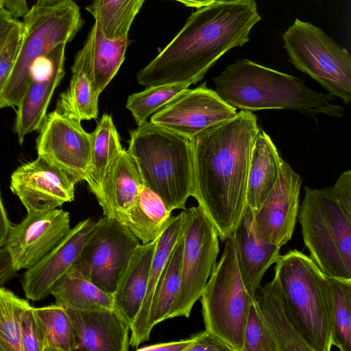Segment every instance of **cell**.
<instances>
[{
	"instance_id": "1",
	"label": "cell",
	"mask_w": 351,
	"mask_h": 351,
	"mask_svg": "<svg viewBox=\"0 0 351 351\" xmlns=\"http://www.w3.org/2000/svg\"><path fill=\"white\" fill-rule=\"evenodd\" d=\"M252 112L202 131L191 141L193 153V197L214 224L221 241L232 236L247 207V183L255 137Z\"/></svg>"
},
{
	"instance_id": "2",
	"label": "cell",
	"mask_w": 351,
	"mask_h": 351,
	"mask_svg": "<svg viewBox=\"0 0 351 351\" xmlns=\"http://www.w3.org/2000/svg\"><path fill=\"white\" fill-rule=\"evenodd\" d=\"M261 19L254 0H219L199 8L136 80L145 87L195 84L228 51L247 43Z\"/></svg>"
},
{
	"instance_id": "3",
	"label": "cell",
	"mask_w": 351,
	"mask_h": 351,
	"mask_svg": "<svg viewBox=\"0 0 351 351\" xmlns=\"http://www.w3.org/2000/svg\"><path fill=\"white\" fill-rule=\"evenodd\" d=\"M215 92L227 104L241 110H293L314 117L340 118L345 108L333 97L307 87L300 78L240 59L213 79Z\"/></svg>"
},
{
	"instance_id": "4",
	"label": "cell",
	"mask_w": 351,
	"mask_h": 351,
	"mask_svg": "<svg viewBox=\"0 0 351 351\" xmlns=\"http://www.w3.org/2000/svg\"><path fill=\"white\" fill-rule=\"evenodd\" d=\"M127 152L143 184L156 193L169 210L186 208L194 187L191 140L146 121L130 132Z\"/></svg>"
},
{
	"instance_id": "5",
	"label": "cell",
	"mask_w": 351,
	"mask_h": 351,
	"mask_svg": "<svg viewBox=\"0 0 351 351\" xmlns=\"http://www.w3.org/2000/svg\"><path fill=\"white\" fill-rule=\"evenodd\" d=\"M275 263L274 276L295 327L312 351H330L332 323L325 274L309 256L295 249Z\"/></svg>"
},
{
	"instance_id": "6",
	"label": "cell",
	"mask_w": 351,
	"mask_h": 351,
	"mask_svg": "<svg viewBox=\"0 0 351 351\" xmlns=\"http://www.w3.org/2000/svg\"><path fill=\"white\" fill-rule=\"evenodd\" d=\"M23 18L20 46L9 78L0 92V108L19 106L37 60L57 46L71 42L84 23L73 0L51 4L36 2Z\"/></svg>"
},
{
	"instance_id": "7",
	"label": "cell",
	"mask_w": 351,
	"mask_h": 351,
	"mask_svg": "<svg viewBox=\"0 0 351 351\" xmlns=\"http://www.w3.org/2000/svg\"><path fill=\"white\" fill-rule=\"evenodd\" d=\"M298 220L310 257L326 276L351 279V217L331 188L304 187Z\"/></svg>"
},
{
	"instance_id": "8",
	"label": "cell",
	"mask_w": 351,
	"mask_h": 351,
	"mask_svg": "<svg viewBox=\"0 0 351 351\" xmlns=\"http://www.w3.org/2000/svg\"><path fill=\"white\" fill-rule=\"evenodd\" d=\"M222 255L201 295L206 330L233 351H243L244 330L252 296L239 269L232 235L225 241Z\"/></svg>"
},
{
	"instance_id": "9",
	"label": "cell",
	"mask_w": 351,
	"mask_h": 351,
	"mask_svg": "<svg viewBox=\"0 0 351 351\" xmlns=\"http://www.w3.org/2000/svg\"><path fill=\"white\" fill-rule=\"evenodd\" d=\"M294 66L321 84L331 96L351 102V56L321 28L295 19L282 35Z\"/></svg>"
},
{
	"instance_id": "10",
	"label": "cell",
	"mask_w": 351,
	"mask_h": 351,
	"mask_svg": "<svg viewBox=\"0 0 351 351\" xmlns=\"http://www.w3.org/2000/svg\"><path fill=\"white\" fill-rule=\"evenodd\" d=\"M182 213L180 286L168 319L190 316L217 265L219 252L218 232L203 209L198 205Z\"/></svg>"
},
{
	"instance_id": "11",
	"label": "cell",
	"mask_w": 351,
	"mask_h": 351,
	"mask_svg": "<svg viewBox=\"0 0 351 351\" xmlns=\"http://www.w3.org/2000/svg\"><path fill=\"white\" fill-rule=\"evenodd\" d=\"M139 240L121 222L106 216L94 228L71 267L98 288L112 294Z\"/></svg>"
},
{
	"instance_id": "12",
	"label": "cell",
	"mask_w": 351,
	"mask_h": 351,
	"mask_svg": "<svg viewBox=\"0 0 351 351\" xmlns=\"http://www.w3.org/2000/svg\"><path fill=\"white\" fill-rule=\"evenodd\" d=\"M206 82L183 90L150 117L152 123L191 140L199 133L237 114Z\"/></svg>"
},
{
	"instance_id": "13",
	"label": "cell",
	"mask_w": 351,
	"mask_h": 351,
	"mask_svg": "<svg viewBox=\"0 0 351 351\" xmlns=\"http://www.w3.org/2000/svg\"><path fill=\"white\" fill-rule=\"evenodd\" d=\"M71 230L69 213L53 208L27 213L11 226L4 245L13 268L28 269L45 257Z\"/></svg>"
},
{
	"instance_id": "14",
	"label": "cell",
	"mask_w": 351,
	"mask_h": 351,
	"mask_svg": "<svg viewBox=\"0 0 351 351\" xmlns=\"http://www.w3.org/2000/svg\"><path fill=\"white\" fill-rule=\"evenodd\" d=\"M36 139L38 156L62 170L76 183L84 180L91 134L81 122L56 110L47 114Z\"/></svg>"
},
{
	"instance_id": "15",
	"label": "cell",
	"mask_w": 351,
	"mask_h": 351,
	"mask_svg": "<svg viewBox=\"0 0 351 351\" xmlns=\"http://www.w3.org/2000/svg\"><path fill=\"white\" fill-rule=\"evenodd\" d=\"M302 179L282 160L278 180L254 213L253 229L262 241L281 247L293 236L299 211Z\"/></svg>"
},
{
	"instance_id": "16",
	"label": "cell",
	"mask_w": 351,
	"mask_h": 351,
	"mask_svg": "<svg viewBox=\"0 0 351 351\" xmlns=\"http://www.w3.org/2000/svg\"><path fill=\"white\" fill-rule=\"evenodd\" d=\"M76 182L45 158L19 166L12 174L10 189L27 213L56 208L74 199Z\"/></svg>"
},
{
	"instance_id": "17",
	"label": "cell",
	"mask_w": 351,
	"mask_h": 351,
	"mask_svg": "<svg viewBox=\"0 0 351 351\" xmlns=\"http://www.w3.org/2000/svg\"><path fill=\"white\" fill-rule=\"evenodd\" d=\"M66 44L38 60L32 79L17 106L14 130L21 145L27 134L40 128L54 90L64 75Z\"/></svg>"
},
{
	"instance_id": "18",
	"label": "cell",
	"mask_w": 351,
	"mask_h": 351,
	"mask_svg": "<svg viewBox=\"0 0 351 351\" xmlns=\"http://www.w3.org/2000/svg\"><path fill=\"white\" fill-rule=\"evenodd\" d=\"M95 223L90 219L79 222L45 257L26 270L21 286L27 299L38 301L51 295L56 282L77 260Z\"/></svg>"
},
{
	"instance_id": "19",
	"label": "cell",
	"mask_w": 351,
	"mask_h": 351,
	"mask_svg": "<svg viewBox=\"0 0 351 351\" xmlns=\"http://www.w3.org/2000/svg\"><path fill=\"white\" fill-rule=\"evenodd\" d=\"M66 310L74 330L75 350H128L130 327L113 308Z\"/></svg>"
},
{
	"instance_id": "20",
	"label": "cell",
	"mask_w": 351,
	"mask_h": 351,
	"mask_svg": "<svg viewBox=\"0 0 351 351\" xmlns=\"http://www.w3.org/2000/svg\"><path fill=\"white\" fill-rule=\"evenodd\" d=\"M253 217V211L247 206L232 237L242 280L254 297L265 272L280 257V247L262 241L255 234Z\"/></svg>"
},
{
	"instance_id": "21",
	"label": "cell",
	"mask_w": 351,
	"mask_h": 351,
	"mask_svg": "<svg viewBox=\"0 0 351 351\" xmlns=\"http://www.w3.org/2000/svg\"><path fill=\"white\" fill-rule=\"evenodd\" d=\"M143 184L137 167L123 149L108 171L95 195L104 216L123 222L135 203Z\"/></svg>"
},
{
	"instance_id": "22",
	"label": "cell",
	"mask_w": 351,
	"mask_h": 351,
	"mask_svg": "<svg viewBox=\"0 0 351 351\" xmlns=\"http://www.w3.org/2000/svg\"><path fill=\"white\" fill-rule=\"evenodd\" d=\"M157 239L134 250L112 293V308L131 327L146 293Z\"/></svg>"
},
{
	"instance_id": "23",
	"label": "cell",
	"mask_w": 351,
	"mask_h": 351,
	"mask_svg": "<svg viewBox=\"0 0 351 351\" xmlns=\"http://www.w3.org/2000/svg\"><path fill=\"white\" fill-rule=\"evenodd\" d=\"M183 213L171 216L169 223L157 238L153 256L146 293L140 311L131 327L130 346L138 348L149 339L147 329V318L152 298L167 263L182 232Z\"/></svg>"
},
{
	"instance_id": "24",
	"label": "cell",
	"mask_w": 351,
	"mask_h": 351,
	"mask_svg": "<svg viewBox=\"0 0 351 351\" xmlns=\"http://www.w3.org/2000/svg\"><path fill=\"white\" fill-rule=\"evenodd\" d=\"M282 160L270 136L259 128L252 147L246 193L247 206L254 213L276 184Z\"/></svg>"
},
{
	"instance_id": "25",
	"label": "cell",
	"mask_w": 351,
	"mask_h": 351,
	"mask_svg": "<svg viewBox=\"0 0 351 351\" xmlns=\"http://www.w3.org/2000/svg\"><path fill=\"white\" fill-rule=\"evenodd\" d=\"M128 36L106 38L94 23L81 49L95 89L100 95L118 72L125 59Z\"/></svg>"
},
{
	"instance_id": "26",
	"label": "cell",
	"mask_w": 351,
	"mask_h": 351,
	"mask_svg": "<svg viewBox=\"0 0 351 351\" xmlns=\"http://www.w3.org/2000/svg\"><path fill=\"white\" fill-rule=\"evenodd\" d=\"M254 298L274 333L279 351H312L291 319L275 276L257 289Z\"/></svg>"
},
{
	"instance_id": "27",
	"label": "cell",
	"mask_w": 351,
	"mask_h": 351,
	"mask_svg": "<svg viewBox=\"0 0 351 351\" xmlns=\"http://www.w3.org/2000/svg\"><path fill=\"white\" fill-rule=\"evenodd\" d=\"M71 73L69 86L60 95L56 110L80 122L97 118L99 95L95 89L82 49L75 57Z\"/></svg>"
},
{
	"instance_id": "28",
	"label": "cell",
	"mask_w": 351,
	"mask_h": 351,
	"mask_svg": "<svg viewBox=\"0 0 351 351\" xmlns=\"http://www.w3.org/2000/svg\"><path fill=\"white\" fill-rule=\"evenodd\" d=\"M90 134L91 146L84 180L95 196L123 148L112 118L108 114H103Z\"/></svg>"
},
{
	"instance_id": "29",
	"label": "cell",
	"mask_w": 351,
	"mask_h": 351,
	"mask_svg": "<svg viewBox=\"0 0 351 351\" xmlns=\"http://www.w3.org/2000/svg\"><path fill=\"white\" fill-rule=\"evenodd\" d=\"M171 217L161 198L142 184L136 200L123 222L141 243L156 240Z\"/></svg>"
},
{
	"instance_id": "30",
	"label": "cell",
	"mask_w": 351,
	"mask_h": 351,
	"mask_svg": "<svg viewBox=\"0 0 351 351\" xmlns=\"http://www.w3.org/2000/svg\"><path fill=\"white\" fill-rule=\"evenodd\" d=\"M51 295L56 304L67 309L112 308V294L104 292L71 268L56 282Z\"/></svg>"
},
{
	"instance_id": "31",
	"label": "cell",
	"mask_w": 351,
	"mask_h": 351,
	"mask_svg": "<svg viewBox=\"0 0 351 351\" xmlns=\"http://www.w3.org/2000/svg\"><path fill=\"white\" fill-rule=\"evenodd\" d=\"M145 0H93L86 7L95 24L108 39L128 36L130 26Z\"/></svg>"
},
{
	"instance_id": "32",
	"label": "cell",
	"mask_w": 351,
	"mask_h": 351,
	"mask_svg": "<svg viewBox=\"0 0 351 351\" xmlns=\"http://www.w3.org/2000/svg\"><path fill=\"white\" fill-rule=\"evenodd\" d=\"M183 239L179 240L167 263L157 284L149 309L147 329L149 333L154 326L167 319L180 286Z\"/></svg>"
},
{
	"instance_id": "33",
	"label": "cell",
	"mask_w": 351,
	"mask_h": 351,
	"mask_svg": "<svg viewBox=\"0 0 351 351\" xmlns=\"http://www.w3.org/2000/svg\"><path fill=\"white\" fill-rule=\"evenodd\" d=\"M332 323V343L340 351H351V279L325 275Z\"/></svg>"
},
{
	"instance_id": "34",
	"label": "cell",
	"mask_w": 351,
	"mask_h": 351,
	"mask_svg": "<svg viewBox=\"0 0 351 351\" xmlns=\"http://www.w3.org/2000/svg\"><path fill=\"white\" fill-rule=\"evenodd\" d=\"M43 337V351H74L75 335L66 308L54 304L35 308Z\"/></svg>"
},
{
	"instance_id": "35",
	"label": "cell",
	"mask_w": 351,
	"mask_h": 351,
	"mask_svg": "<svg viewBox=\"0 0 351 351\" xmlns=\"http://www.w3.org/2000/svg\"><path fill=\"white\" fill-rule=\"evenodd\" d=\"M190 86L187 83H174L146 87L128 97L126 108L139 125Z\"/></svg>"
},
{
	"instance_id": "36",
	"label": "cell",
	"mask_w": 351,
	"mask_h": 351,
	"mask_svg": "<svg viewBox=\"0 0 351 351\" xmlns=\"http://www.w3.org/2000/svg\"><path fill=\"white\" fill-rule=\"evenodd\" d=\"M28 302L0 285V351H23L20 315Z\"/></svg>"
},
{
	"instance_id": "37",
	"label": "cell",
	"mask_w": 351,
	"mask_h": 351,
	"mask_svg": "<svg viewBox=\"0 0 351 351\" xmlns=\"http://www.w3.org/2000/svg\"><path fill=\"white\" fill-rule=\"evenodd\" d=\"M243 351H279L274 333L254 297L245 326Z\"/></svg>"
},
{
	"instance_id": "38",
	"label": "cell",
	"mask_w": 351,
	"mask_h": 351,
	"mask_svg": "<svg viewBox=\"0 0 351 351\" xmlns=\"http://www.w3.org/2000/svg\"><path fill=\"white\" fill-rule=\"evenodd\" d=\"M20 332L23 351H43L41 331L29 302L20 315Z\"/></svg>"
},
{
	"instance_id": "39",
	"label": "cell",
	"mask_w": 351,
	"mask_h": 351,
	"mask_svg": "<svg viewBox=\"0 0 351 351\" xmlns=\"http://www.w3.org/2000/svg\"><path fill=\"white\" fill-rule=\"evenodd\" d=\"M186 351H233L216 335L205 329L192 337V343Z\"/></svg>"
},
{
	"instance_id": "40",
	"label": "cell",
	"mask_w": 351,
	"mask_h": 351,
	"mask_svg": "<svg viewBox=\"0 0 351 351\" xmlns=\"http://www.w3.org/2000/svg\"><path fill=\"white\" fill-rule=\"evenodd\" d=\"M21 35L22 29L0 54V92L6 84L13 69L20 46Z\"/></svg>"
},
{
	"instance_id": "41",
	"label": "cell",
	"mask_w": 351,
	"mask_h": 351,
	"mask_svg": "<svg viewBox=\"0 0 351 351\" xmlns=\"http://www.w3.org/2000/svg\"><path fill=\"white\" fill-rule=\"evenodd\" d=\"M330 188L335 199L351 217V171L343 172Z\"/></svg>"
},
{
	"instance_id": "42",
	"label": "cell",
	"mask_w": 351,
	"mask_h": 351,
	"mask_svg": "<svg viewBox=\"0 0 351 351\" xmlns=\"http://www.w3.org/2000/svg\"><path fill=\"white\" fill-rule=\"evenodd\" d=\"M191 343L192 337L180 341L144 346L137 348V350L147 351H186Z\"/></svg>"
},
{
	"instance_id": "43",
	"label": "cell",
	"mask_w": 351,
	"mask_h": 351,
	"mask_svg": "<svg viewBox=\"0 0 351 351\" xmlns=\"http://www.w3.org/2000/svg\"><path fill=\"white\" fill-rule=\"evenodd\" d=\"M21 29V21L15 18L0 29V54Z\"/></svg>"
},
{
	"instance_id": "44",
	"label": "cell",
	"mask_w": 351,
	"mask_h": 351,
	"mask_svg": "<svg viewBox=\"0 0 351 351\" xmlns=\"http://www.w3.org/2000/svg\"><path fill=\"white\" fill-rule=\"evenodd\" d=\"M10 256L4 246H0V285H3L16 276Z\"/></svg>"
},
{
	"instance_id": "45",
	"label": "cell",
	"mask_w": 351,
	"mask_h": 351,
	"mask_svg": "<svg viewBox=\"0 0 351 351\" xmlns=\"http://www.w3.org/2000/svg\"><path fill=\"white\" fill-rule=\"evenodd\" d=\"M3 5L14 18L23 17L28 12L27 0H3Z\"/></svg>"
},
{
	"instance_id": "46",
	"label": "cell",
	"mask_w": 351,
	"mask_h": 351,
	"mask_svg": "<svg viewBox=\"0 0 351 351\" xmlns=\"http://www.w3.org/2000/svg\"><path fill=\"white\" fill-rule=\"evenodd\" d=\"M11 226L0 192V246L5 245Z\"/></svg>"
},
{
	"instance_id": "47",
	"label": "cell",
	"mask_w": 351,
	"mask_h": 351,
	"mask_svg": "<svg viewBox=\"0 0 351 351\" xmlns=\"http://www.w3.org/2000/svg\"><path fill=\"white\" fill-rule=\"evenodd\" d=\"M180 2L188 7L201 8L207 5L216 0H173Z\"/></svg>"
},
{
	"instance_id": "48",
	"label": "cell",
	"mask_w": 351,
	"mask_h": 351,
	"mask_svg": "<svg viewBox=\"0 0 351 351\" xmlns=\"http://www.w3.org/2000/svg\"><path fill=\"white\" fill-rule=\"evenodd\" d=\"M13 19L10 11L3 4H0V29Z\"/></svg>"
},
{
	"instance_id": "49",
	"label": "cell",
	"mask_w": 351,
	"mask_h": 351,
	"mask_svg": "<svg viewBox=\"0 0 351 351\" xmlns=\"http://www.w3.org/2000/svg\"><path fill=\"white\" fill-rule=\"evenodd\" d=\"M58 1L59 0H37V2L40 3L51 4Z\"/></svg>"
},
{
	"instance_id": "50",
	"label": "cell",
	"mask_w": 351,
	"mask_h": 351,
	"mask_svg": "<svg viewBox=\"0 0 351 351\" xmlns=\"http://www.w3.org/2000/svg\"><path fill=\"white\" fill-rule=\"evenodd\" d=\"M0 4H3V0H0Z\"/></svg>"
},
{
	"instance_id": "51",
	"label": "cell",
	"mask_w": 351,
	"mask_h": 351,
	"mask_svg": "<svg viewBox=\"0 0 351 351\" xmlns=\"http://www.w3.org/2000/svg\"><path fill=\"white\" fill-rule=\"evenodd\" d=\"M216 1H219V0H216Z\"/></svg>"
}]
</instances>
